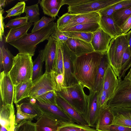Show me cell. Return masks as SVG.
Masks as SVG:
<instances>
[{
  "instance_id": "37",
  "label": "cell",
  "mask_w": 131,
  "mask_h": 131,
  "mask_svg": "<svg viewBox=\"0 0 131 131\" xmlns=\"http://www.w3.org/2000/svg\"><path fill=\"white\" fill-rule=\"evenodd\" d=\"M19 1L20 2L18 3L11 9L5 11L7 13V14L4 17L5 18L14 16H20L24 12L25 3V2Z\"/></svg>"
},
{
  "instance_id": "6",
  "label": "cell",
  "mask_w": 131,
  "mask_h": 131,
  "mask_svg": "<svg viewBox=\"0 0 131 131\" xmlns=\"http://www.w3.org/2000/svg\"><path fill=\"white\" fill-rule=\"evenodd\" d=\"M118 80L115 92L108 101V106L111 108H131V81Z\"/></svg>"
},
{
  "instance_id": "34",
  "label": "cell",
  "mask_w": 131,
  "mask_h": 131,
  "mask_svg": "<svg viewBox=\"0 0 131 131\" xmlns=\"http://www.w3.org/2000/svg\"><path fill=\"white\" fill-rule=\"evenodd\" d=\"M38 3L34 5L25 7L24 12L28 17L30 23H35L38 21L40 19L39 9Z\"/></svg>"
},
{
  "instance_id": "13",
  "label": "cell",
  "mask_w": 131,
  "mask_h": 131,
  "mask_svg": "<svg viewBox=\"0 0 131 131\" xmlns=\"http://www.w3.org/2000/svg\"><path fill=\"white\" fill-rule=\"evenodd\" d=\"M47 43L41 50L42 57L45 63V72L51 73L53 70L56 53V40L51 36L47 40Z\"/></svg>"
},
{
  "instance_id": "48",
  "label": "cell",
  "mask_w": 131,
  "mask_h": 131,
  "mask_svg": "<svg viewBox=\"0 0 131 131\" xmlns=\"http://www.w3.org/2000/svg\"><path fill=\"white\" fill-rule=\"evenodd\" d=\"M112 6L115 11L122 8L131 6V0H122Z\"/></svg>"
},
{
  "instance_id": "14",
  "label": "cell",
  "mask_w": 131,
  "mask_h": 131,
  "mask_svg": "<svg viewBox=\"0 0 131 131\" xmlns=\"http://www.w3.org/2000/svg\"><path fill=\"white\" fill-rule=\"evenodd\" d=\"M113 38L100 27L93 33L90 43L94 51L104 53L107 52Z\"/></svg>"
},
{
  "instance_id": "26",
  "label": "cell",
  "mask_w": 131,
  "mask_h": 131,
  "mask_svg": "<svg viewBox=\"0 0 131 131\" xmlns=\"http://www.w3.org/2000/svg\"><path fill=\"white\" fill-rule=\"evenodd\" d=\"M0 43V70L3 69V71L8 73L12 67L14 57L7 48H5L3 44Z\"/></svg>"
},
{
  "instance_id": "56",
  "label": "cell",
  "mask_w": 131,
  "mask_h": 131,
  "mask_svg": "<svg viewBox=\"0 0 131 131\" xmlns=\"http://www.w3.org/2000/svg\"><path fill=\"white\" fill-rule=\"evenodd\" d=\"M29 102L33 104H35L36 102V99L35 98H29L28 99Z\"/></svg>"
},
{
  "instance_id": "36",
  "label": "cell",
  "mask_w": 131,
  "mask_h": 131,
  "mask_svg": "<svg viewBox=\"0 0 131 131\" xmlns=\"http://www.w3.org/2000/svg\"><path fill=\"white\" fill-rule=\"evenodd\" d=\"M63 0H41L38 3L44 12L55 8H60L63 5Z\"/></svg>"
},
{
  "instance_id": "2",
  "label": "cell",
  "mask_w": 131,
  "mask_h": 131,
  "mask_svg": "<svg viewBox=\"0 0 131 131\" xmlns=\"http://www.w3.org/2000/svg\"><path fill=\"white\" fill-rule=\"evenodd\" d=\"M57 23L52 21L41 29L29 34H27L19 39L10 42L18 51L19 54L33 56L37 45L46 40L54 32Z\"/></svg>"
},
{
  "instance_id": "57",
  "label": "cell",
  "mask_w": 131,
  "mask_h": 131,
  "mask_svg": "<svg viewBox=\"0 0 131 131\" xmlns=\"http://www.w3.org/2000/svg\"><path fill=\"white\" fill-rule=\"evenodd\" d=\"M0 131H8L3 126H1Z\"/></svg>"
},
{
  "instance_id": "10",
  "label": "cell",
  "mask_w": 131,
  "mask_h": 131,
  "mask_svg": "<svg viewBox=\"0 0 131 131\" xmlns=\"http://www.w3.org/2000/svg\"><path fill=\"white\" fill-rule=\"evenodd\" d=\"M98 94L97 91L90 92L87 107L83 116L87 125L91 127L96 126L102 111L98 104Z\"/></svg>"
},
{
  "instance_id": "20",
  "label": "cell",
  "mask_w": 131,
  "mask_h": 131,
  "mask_svg": "<svg viewBox=\"0 0 131 131\" xmlns=\"http://www.w3.org/2000/svg\"><path fill=\"white\" fill-rule=\"evenodd\" d=\"M99 24L100 27L113 38L122 35L121 28L111 17L100 16Z\"/></svg>"
},
{
  "instance_id": "49",
  "label": "cell",
  "mask_w": 131,
  "mask_h": 131,
  "mask_svg": "<svg viewBox=\"0 0 131 131\" xmlns=\"http://www.w3.org/2000/svg\"><path fill=\"white\" fill-rule=\"evenodd\" d=\"M130 52L128 46L124 50L123 54L120 74L126 63L130 58Z\"/></svg>"
},
{
  "instance_id": "33",
  "label": "cell",
  "mask_w": 131,
  "mask_h": 131,
  "mask_svg": "<svg viewBox=\"0 0 131 131\" xmlns=\"http://www.w3.org/2000/svg\"><path fill=\"white\" fill-rule=\"evenodd\" d=\"M43 62L42 57L41 50L39 51L38 56L33 62L32 78V81L36 80L43 74L42 70Z\"/></svg>"
},
{
  "instance_id": "15",
  "label": "cell",
  "mask_w": 131,
  "mask_h": 131,
  "mask_svg": "<svg viewBox=\"0 0 131 131\" xmlns=\"http://www.w3.org/2000/svg\"><path fill=\"white\" fill-rule=\"evenodd\" d=\"M13 104L0 105V123L8 131H14L16 116Z\"/></svg>"
},
{
  "instance_id": "47",
  "label": "cell",
  "mask_w": 131,
  "mask_h": 131,
  "mask_svg": "<svg viewBox=\"0 0 131 131\" xmlns=\"http://www.w3.org/2000/svg\"><path fill=\"white\" fill-rule=\"evenodd\" d=\"M54 39L62 42H66L69 37L64 35L57 28L51 36Z\"/></svg>"
},
{
  "instance_id": "12",
  "label": "cell",
  "mask_w": 131,
  "mask_h": 131,
  "mask_svg": "<svg viewBox=\"0 0 131 131\" xmlns=\"http://www.w3.org/2000/svg\"><path fill=\"white\" fill-rule=\"evenodd\" d=\"M36 100L35 104L42 112L54 119L59 124L63 122H71L70 118L57 105L44 103Z\"/></svg>"
},
{
  "instance_id": "30",
  "label": "cell",
  "mask_w": 131,
  "mask_h": 131,
  "mask_svg": "<svg viewBox=\"0 0 131 131\" xmlns=\"http://www.w3.org/2000/svg\"><path fill=\"white\" fill-rule=\"evenodd\" d=\"M100 28L98 23H93L75 25L67 28L62 29L61 32L80 31L93 33Z\"/></svg>"
},
{
  "instance_id": "35",
  "label": "cell",
  "mask_w": 131,
  "mask_h": 131,
  "mask_svg": "<svg viewBox=\"0 0 131 131\" xmlns=\"http://www.w3.org/2000/svg\"><path fill=\"white\" fill-rule=\"evenodd\" d=\"M64 35L69 38L82 40L90 43L93 35L92 32L80 31L62 32Z\"/></svg>"
},
{
  "instance_id": "4",
  "label": "cell",
  "mask_w": 131,
  "mask_h": 131,
  "mask_svg": "<svg viewBox=\"0 0 131 131\" xmlns=\"http://www.w3.org/2000/svg\"><path fill=\"white\" fill-rule=\"evenodd\" d=\"M32 57L18 53L14 57L12 67L8 72L14 86L32 79Z\"/></svg>"
},
{
  "instance_id": "18",
  "label": "cell",
  "mask_w": 131,
  "mask_h": 131,
  "mask_svg": "<svg viewBox=\"0 0 131 131\" xmlns=\"http://www.w3.org/2000/svg\"><path fill=\"white\" fill-rule=\"evenodd\" d=\"M117 78L111 66H109L105 74L103 87L106 93L108 101L113 95L118 85Z\"/></svg>"
},
{
  "instance_id": "31",
  "label": "cell",
  "mask_w": 131,
  "mask_h": 131,
  "mask_svg": "<svg viewBox=\"0 0 131 131\" xmlns=\"http://www.w3.org/2000/svg\"><path fill=\"white\" fill-rule=\"evenodd\" d=\"M25 100V101L19 104L20 110L25 113L36 115V116L35 118L37 119L43 113L35 104H33L30 103L28 99L26 98Z\"/></svg>"
},
{
  "instance_id": "25",
  "label": "cell",
  "mask_w": 131,
  "mask_h": 131,
  "mask_svg": "<svg viewBox=\"0 0 131 131\" xmlns=\"http://www.w3.org/2000/svg\"><path fill=\"white\" fill-rule=\"evenodd\" d=\"M110 66L107 52L104 53L97 73L93 92H99L102 89L105 74Z\"/></svg>"
},
{
  "instance_id": "8",
  "label": "cell",
  "mask_w": 131,
  "mask_h": 131,
  "mask_svg": "<svg viewBox=\"0 0 131 131\" xmlns=\"http://www.w3.org/2000/svg\"><path fill=\"white\" fill-rule=\"evenodd\" d=\"M122 0H88L85 3L79 5L68 6V13L74 14L98 12Z\"/></svg>"
},
{
  "instance_id": "44",
  "label": "cell",
  "mask_w": 131,
  "mask_h": 131,
  "mask_svg": "<svg viewBox=\"0 0 131 131\" xmlns=\"http://www.w3.org/2000/svg\"><path fill=\"white\" fill-rule=\"evenodd\" d=\"M76 14H72L68 13H66L60 17L57 20V27L59 30H61L63 27L68 22L72 19Z\"/></svg>"
},
{
  "instance_id": "23",
  "label": "cell",
  "mask_w": 131,
  "mask_h": 131,
  "mask_svg": "<svg viewBox=\"0 0 131 131\" xmlns=\"http://www.w3.org/2000/svg\"><path fill=\"white\" fill-rule=\"evenodd\" d=\"M32 85V81L31 79L14 86L13 102L15 104L29 97Z\"/></svg>"
},
{
  "instance_id": "38",
  "label": "cell",
  "mask_w": 131,
  "mask_h": 131,
  "mask_svg": "<svg viewBox=\"0 0 131 131\" xmlns=\"http://www.w3.org/2000/svg\"><path fill=\"white\" fill-rule=\"evenodd\" d=\"M56 96V91H51L39 96L36 99L41 102L57 105Z\"/></svg>"
},
{
  "instance_id": "11",
  "label": "cell",
  "mask_w": 131,
  "mask_h": 131,
  "mask_svg": "<svg viewBox=\"0 0 131 131\" xmlns=\"http://www.w3.org/2000/svg\"><path fill=\"white\" fill-rule=\"evenodd\" d=\"M14 86L8 73L1 72L0 105L13 104Z\"/></svg>"
},
{
  "instance_id": "54",
  "label": "cell",
  "mask_w": 131,
  "mask_h": 131,
  "mask_svg": "<svg viewBox=\"0 0 131 131\" xmlns=\"http://www.w3.org/2000/svg\"><path fill=\"white\" fill-rule=\"evenodd\" d=\"M7 4L6 0H0V9H2V7H5Z\"/></svg>"
},
{
  "instance_id": "39",
  "label": "cell",
  "mask_w": 131,
  "mask_h": 131,
  "mask_svg": "<svg viewBox=\"0 0 131 131\" xmlns=\"http://www.w3.org/2000/svg\"><path fill=\"white\" fill-rule=\"evenodd\" d=\"M51 74L56 91H61L66 87L64 83V74H58L53 71L51 72Z\"/></svg>"
},
{
  "instance_id": "55",
  "label": "cell",
  "mask_w": 131,
  "mask_h": 131,
  "mask_svg": "<svg viewBox=\"0 0 131 131\" xmlns=\"http://www.w3.org/2000/svg\"><path fill=\"white\" fill-rule=\"evenodd\" d=\"M124 80H128L131 81V69L130 68L129 71L127 75L125 76Z\"/></svg>"
},
{
  "instance_id": "19",
  "label": "cell",
  "mask_w": 131,
  "mask_h": 131,
  "mask_svg": "<svg viewBox=\"0 0 131 131\" xmlns=\"http://www.w3.org/2000/svg\"><path fill=\"white\" fill-rule=\"evenodd\" d=\"M100 18V15L98 12L76 14L72 19L66 24L62 29L80 24L93 23L99 24Z\"/></svg>"
},
{
  "instance_id": "28",
  "label": "cell",
  "mask_w": 131,
  "mask_h": 131,
  "mask_svg": "<svg viewBox=\"0 0 131 131\" xmlns=\"http://www.w3.org/2000/svg\"><path fill=\"white\" fill-rule=\"evenodd\" d=\"M57 131H98L87 126L80 125L71 122L60 123Z\"/></svg>"
},
{
  "instance_id": "42",
  "label": "cell",
  "mask_w": 131,
  "mask_h": 131,
  "mask_svg": "<svg viewBox=\"0 0 131 131\" xmlns=\"http://www.w3.org/2000/svg\"><path fill=\"white\" fill-rule=\"evenodd\" d=\"M28 21V17L25 16L24 17H17L9 20L5 25V28L10 29L18 27L26 24Z\"/></svg>"
},
{
  "instance_id": "41",
  "label": "cell",
  "mask_w": 131,
  "mask_h": 131,
  "mask_svg": "<svg viewBox=\"0 0 131 131\" xmlns=\"http://www.w3.org/2000/svg\"><path fill=\"white\" fill-rule=\"evenodd\" d=\"M14 131H36L35 123L23 120L15 126Z\"/></svg>"
},
{
  "instance_id": "52",
  "label": "cell",
  "mask_w": 131,
  "mask_h": 131,
  "mask_svg": "<svg viewBox=\"0 0 131 131\" xmlns=\"http://www.w3.org/2000/svg\"><path fill=\"white\" fill-rule=\"evenodd\" d=\"M4 12L3 9H0V41L1 42L2 41V36L4 34V28L5 27L4 21V20L5 18L3 16Z\"/></svg>"
},
{
  "instance_id": "21",
  "label": "cell",
  "mask_w": 131,
  "mask_h": 131,
  "mask_svg": "<svg viewBox=\"0 0 131 131\" xmlns=\"http://www.w3.org/2000/svg\"><path fill=\"white\" fill-rule=\"evenodd\" d=\"M37 120L36 131H57L59 123L50 116L43 113Z\"/></svg>"
},
{
  "instance_id": "3",
  "label": "cell",
  "mask_w": 131,
  "mask_h": 131,
  "mask_svg": "<svg viewBox=\"0 0 131 131\" xmlns=\"http://www.w3.org/2000/svg\"><path fill=\"white\" fill-rule=\"evenodd\" d=\"M84 88L83 86L79 83L73 85L66 86L61 91L56 92L57 95L83 116L88 101V96L85 93Z\"/></svg>"
},
{
  "instance_id": "29",
  "label": "cell",
  "mask_w": 131,
  "mask_h": 131,
  "mask_svg": "<svg viewBox=\"0 0 131 131\" xmlns=\"http://www.w3.org/2000/svg\"><path fill=\"white\" fill-rule=\"evenodd\" d=\"M131 15V6L115 11L112 17L117 25L120 28Z\"/></svg>"
},
{
  "instance_id": "22",
  "label": "cell",
  "mask_w": 131,
  "mask_h": 131,
  "mask_svg": "<svg viewBox=\"0 0 131 131\" xmlns=\"http://www.w3.org/2000/svg\"><path fill=\"white\" fill-rule=\"evenodd\" d=\"M110 109L114 117V124L131 127V112L129 108H114Z\"/></svg>"
},
{
  "instance_id": "43",
  "label": "cell",
  "mask_w": 131,
  "mask_h": 131,
  "mask_svg": "<svg viewBox=\"0 0 131 131\" xmlns=\"http://www.w3.org/2000/svg\"><path fill=\"white\" fill-rule=\"evenodd\" d=\"M56 18H49L44 16L41 19L34 24V27L31 32L39 30L47 26L50 23L53 21Z\"/></svg>"
},
{
  "instance_id": "58",
  "label": "cell",
  "mask_w": 131,
  "mask_h": 131,
  "mask_svg": "<svg viewBox=\"0 0 131 131\" xmlns=\"http://www.w3.org/2000/svg\"><path fill=\"white\" fill-rule=\"evenodd\" d=\"M129 110L131 112V108H129Z\"/></svg>"
},
{
  "instance_id": "17",
  "label": "cell",
  "mask_w": 131,
  "mask_h": 131,
  "mask_svg": "<svg viewBox=\"0 0 131 131\" xmlns=\"http://www.w3.org/2000/svg\"><path fill=\"white\" fill-rule=\"evenodd\" d=\"M65 43L77 57L94 51L91 43L82 40L69 38Z\"/></svg>"
},
{
  "instance_id": "32",
  "label": "cell",
  "mask_w": 131,
  "mask_h": 131,
  "mask_svg": "<svg viewBox=\"0 0 131 131\" xmlns=\"http://www.w3.org/2000/svg\"><path fill=\"white\" fill-rule=\"evenodd\" d=\"M56 53L53 71L58 74H64L63 55L59 42L57 40H56Z\"/></svg>"
},
{
  "instance_id": "9",
  "label": "cell",
  "mask_w": 131,
  "mask_h": 131,
  "mask_svg": "<svg viewBox=\"0 0 131 131\" xmlns=\"http://www.w3.org/2000/svg\"><path fill=\"white\" fill-rule=\"evenodd\" d=\"M51 91H56V89L51 73L45 71L41 76L32 81V85L29 98L36 99L39 96Z\"/></svg>"
},
{
  "instance_id": "7",
  "label": "cell",
  "mask_w": 131,
  "mask_h": 131,
  "mask_svg": "<svg viewBox=\"0 0 131 131\" xmlns=\"http://www.w3.org/2000/svg\"><path fill=\"white\" fill-rule=\"evenodd\" d=\"M58 41L63 56L65 85L68 86L78 83L74 75L73 66V62L77 57L70 50L65 42Z\"/></svg>"
},
{
  "instance_id": "5",
  "label": "cell",
  "mask_w": 131,
  "mask_h": 131,
  "mask_svg": "<svg viewBox=\"0 0 131 131\" xmlns=\"http://www.w3.org/2000/svg\"><path fill=\"white\" fill-rule=\"evenodd\" d=\"M128 47L126 34L113 38L110 41L107 52L110 65L118 79H120L123 54Z\"/></svg>"
},
{
  "instance_id": "59",
  "label": "cell",
  "mask_w": 131,
  "mask_h": 131,
  "mask_svg": "<svg viewBox=\"0 0 131 131\" xmlns=\"http://www.w3.org/2000/svg\"><path fill=\"white\" fill-rule=\"evenodd\" d=\"M130 68H131V66H130Z\"/></svg>"
},
{
  "instance_id": "27",
  "label": "cell",
  "mask_w": 131,
  "mask_h": 131,
  "mask_svg": "<svg viewBox=\"0 0 131 131\" xmlns=\"http://www.w3.org/2000/svg\"><path fill=\"white\" fill-rule=\"evenodd\" d=\"M34 24L28 22L20 27L10 29L5 37V41L8 43L16 40L27 34V32Z\"/></svg>"
},
{
  "instance_id": "53",
  "label": "cell",
  "mask_w": 131,
  "mask_h": 131,
  "mask_svg": "<svg viewBox=\"0 0 131 131\" xmlns=\"http://www.w3.org/2000/svg\"><path fill=\"white\" fill-rule=\"evenodd\" d=\"M131 28V15L120 27L122 35L125 34Z\"/></svg>"
},
{
  "instance_id": "46",
  "label": "cell",
  "mask_w": 131,
  "mask_h": 131,
  "mask_svg": "<svg viewBox=\"0 0 131 131\" xmlns=\"http://www.w3.org/2000/svg\"><path fill=\"white\" fill-rule=\"evenodd\" d=\"M127 36V39L128 46L130 52L131 56L128 61L125 65L124 68L120 74V78L123 77L126 71L130 67L131 65V30L126 34Z\"/></svg>"
},
{
  "instance_id": "50",
  "label": "cell",
  "mask_w": 131,
  "mask_h": 131,
  "mask_svg": "<svg viewBox=\"0 0 131 131\" xmlns=\"http://www.w3.org/2000/svg\"><path fill=\"white\" fill-rule=\"evenodd\" d=\"M106 131H131V127L113 124L110 126Z\"/></svg>"
},
{
  "instance_id": "24",
  "label": "cell",
  "mask_w": 131,
  "mask_h": 131,
  "mask_svg": "<svg viewBox=\"0 0 131 131\" xmlns=\"http://www.w3.org/2000/svg\"><path fill=\"white\" fill-rule=\"evenodd\" d=\"M114 115L110 107L102 111L98 119L95 129L98 131H106L107 129L114 123Z\"/></svg>"
},
{
  "instance_id": "40",
  "label": "cell",
  "mask_w": 131,
  "mask_h": 131,
  "mask_svg": "<svg viewBox=\"0 0 131 131\" xmlns=\"http://www.w3.org/2000/svg\"><path fill=\"white\" fill-rule=\"evenodd\" d=\"M15 105L17 109V113L15 122V126L24 120L31 121L34 118H35L36 117V115H30L22 112L20 109L19 104L18 103L16 104Z\"/></svg>"
},
{
  "instance_id": "45",
  "label": "cell",
  "mask_w": 131,
  "mask_h": 131,
  "mask_svg": "<svg viewBox=\"0 0 131 131\" xmlns=\"http://www.w3.org/2000/svg\"><path fill=\"white\" fill-rule=\"evenodd\" d=\"M98 92V104L99 108L102 111L108 107V100L106 93L103 88L100 92Z\"/></svg>"
},
{
  "instance_id": "16",
  "label": "cell",
  "mask_w": 131,
  "mask_h": 131,
  "mask_svg": "<svg viewBox=\"0 0 131 131\" xmlns=\"http://www.w3.org/2000/svg\"><path fill=\"white\" fill-rule=\"evenodd\" d=\"M56 102L57 105L70 118L72 122L88 126L82 115L57 94Z\"/></svg>"
},
{
  "instance_id": "1",
  "label": "cell",
  "mask_w": 131,
  "mask_h": 131,
  "mask_svg": "<svg viewBox=\"0 0 131 131\" xmlns=\"http://www.w3.org/2000/svg\"><path fill=\"white\" fill-rule=\"evenodd\" d=\"M103 54L94 51L77 57L73 62L75 78L90 92L94 91Z\"/></svg>"
},
{
  "instance_id": "51",
  "label": "cell",
  "mask_w": 131,
  "mask_h": 131,
  "mask_svg": "<svg viewBox=\"0 0 131 131\" xmlns=\"http://www.w3.org/2000/svg\"><path fill=\"white\" fill-rule=\"evenodd\" d=\"M115 11L111 5L100 10L98 12L100 16H105L112 17Z\"/></svg>"
}]
</instances>
